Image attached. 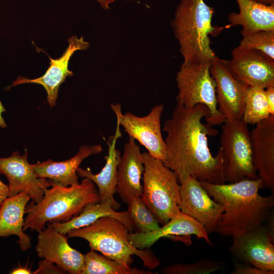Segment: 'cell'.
Here are the masks:
<instances>
[{
    "label": "cell",
    "mask_w": 274,
    "mask_h": 274,
    "mask_svg": "<svg viewBox=\"0 0 274 274\" xmlns=\"http://www.w3.org/2000/svg\"><path fill=\"white\" fill-rule=\"evenodd\" d=\"M150 271L126 266L104 255L91 250L85 255L81 274H153Z\"/></svg>",
    "instance_id": "cell-25"
},
{
    "label": "cell",
    "mask_w": 274,
    "mask_h": 274,
    "mask_svg": "<svg viewBox=\"0 0 274 274\" xmlns=\"http://www.w3.org/2000/svg\"><path fill=\"white\" fill-rule=\"evenodd\" d=\"M252 159L259 178L274 192V116L256 124L250 132Z\"/></svg>",
    "instance_id": "cell-18"
},
{
    "label": "cell",
    "mask_w": 274,
    "mask_h": 274,
    "mask_svg": "<svg viewBox=\"0 0 274 274\" xmlns=\"http://www.w3.org/2000/svg\"><path fill=\"white\" fill-rule=\"evenodd\" d=\"M103 150L100 145H83L77 153L69 159L54 161L52 159L31 164L36 175L50 180L56 184L69 186L79 183L77 169L82 162L88 157L99 154Z\"/></svg>",
    "instance_id": "cell-21"
},
{
    "label": "cell",
    "mask_w": 274,
    "mask_h": 274,
    "mask_svg": "<svg viewBox=\"0 0 274 274\" xmlns=\"http://www.w3.org/2000/svg\"><path fill=\"white\" fill-rule=\"evenodd\" d=\"M110 216L122 222L133 232V227L126 211L117 212L108 202H91L86 204L81 212L71 220L65 222H53L50 224L60 233L66 234L71 230L89 225L100 217Z\"/></svg>",
    "instance_id": "cell-24"
},
{
    "label": "cell",
    "mask_w": 274,
    "mask_h": 274,
    "mask_svg": "<svg viewBox=\"0 0 274 274\" xmlns=\"http://www.w3.org/2000/svg\"><path fill=\"white\" fill-rule=\"evenodd\" d=\"M226 63L233 76L248 87L274 85V59L260 51L237 46Z\"/></svg>",
    "instance_id": "cell-12"
},
{
    "label": "cell",
    "mask_w": 274,
    "mask_h": 274,
    "mask_svg": "<svg viewBox=\"0 0 274 274\" xmlns=\"http://www.w3.org/2000/svg\"><path fill=\"white\" fill-rule=\"evenodd\" d=\"M52 183L39 203L32 200L25 208L23 230L37 232L46 224L65 222L78 215L88 203L99 202L98 190L90 179L84 178L78 184L64 186Z\"/></svg>",
    "instance_id": "cell-4"
},
{
    "label": "cell",
    "mask_w": 274,
    "mask_h": 274,
    "mask_svg": "<svg viewBox=\"0 0 274 274\" xmlns=\"http://www.w3.org/2000/svg\"><path fill=\"white\" fill-rule=\"evenodd\" d=\"M144 165L143 153L135 140L129 137L124 147L117 168V193L122 201L128 204L134 196L143 193V179Z\"/></svg>",
    "instance_id": "cell-19"
},
{
    "label": "cell",
    "mask_w": 274,
    "mask_h": 274,
    "mask_svg": "<svg viewBox=\"0 0 274 274\" xmlns=\"http://www.w3.org/2000/svg\"><path fill=\"white\" fill-rule=\"evenodd\" d=\"M111 108L116 115L117 123L123 128L129 137L138 141L151 156L164 162L166 147L160 124L163 105L155 106L143 117L130 112L123 114L119 104H112Z\"/></svg>",
    "instance_id": "cell-9"
},
{
    "label": "cell",
    "mask_w": 274,
    "mask_h": 274,
    "mask_svg": "<svg viewBox=\"0 0 274 274\" xmlns=\"http://www.w3.org/2000/svg\"><path fill=\"white\" fill-rule=\"evenodd\" d=\"M0 174L8 180L9 196L24 192L35 203H39L45 190L52 186L50 180L36 175L28 162L27 151L23 155L15 151L8 157H0Z\"/></svg>",
    "instance_id": "cell-13"
},
{
    "label": "cell",
    "mask_w": 274,
    "mask_h": 274,
    "mask_svg": "<svg viewBox=\"0 0 274 274\" xmlns=\"http://www.w3.org/2000/svg\"><path fill=\"white\" fill-rule=\"evenodd\" d=\"M179 182L180 211L198 221L208 234L215 232L223 212L222 206L215 201L194 177L187 176Z\"/></svg>",
    "instance_id": "cell-11"
},
{
    "label": "cell",
    "mask_w": 274,
    "mask_h": 274,
    "mask_svg": "<svg viewBox=\"0 0 274 274\" xmlns=\"http://www.w3.org/2000/svg\"><path fill=\"white\" fill-rule=\"evenodd\" d=\"M120 127L117 123L115 134L107 141L108 154L105 156L106 163L101 171L94 174L89 168L84 169L79 167L77 169L79 177L88 178L97 186L99 202H110L115 210L120 207L114 198L117 184V168L121 156L120 151L116 148L117 140L122 136Z\"/></svg>",
    "instance_id": "cell-20"
},
{
    "label": "cell",
    "mask_w": 274,
    "mask_h": 274,
    "mask_svg": "<svg viewBox=\"0 0 274 274\" xmlns=\"http://www.w3.org/2000/svg\"><path fill=\"white\" fill-rule=\"evenodd\" d=\"M222 266L217 261L208 259H201L191 263H175L163 268L164 274H208L215 272Z\"/></svg>",
    "instance_id": "cell-29"
},
{
    "label": "cell",
    "mask_w": 274,
    "mask_h": 274,
    "mask_svg": "<svg viewBox=\"0 0 274 274\" xmlns=\"http://www.w3.org/2000/svg\"><path fill=\"white\" fill-rule=\"evenodd\" d=\"M40 231L36 251L40 258L51 262L71 274H81L85 255L71 247L68 236L57 231L50 223Z\"/></svg>",
    "instance_id": "cell-15"
},
{
    "label": "cell",
    "mask_w": 274,
    "mask_h": 274,
    "mask_svg": "<svg viewBox=\"0 0 274 274\" xmlns=\"http://www.w3.org/2000/svg\"><path fill=\"white\" fill-rule=\"evenodd\" d=\"M255 1L266 4V5L274 4V0H255Z\"/></svg>",
    "instance_id": "cell-37"
},
{
    "label": "cell",
    "mask_w": 274,
    "mask_h": 274,
    "mask_svg": "<svg viewBox=\"0 0 274 274\" xmlns=\"http://www.w3.org/2000/svg\"><path fill=\"white\" fill-rule=\"evenodd\" d=\"M126 212L136 232L148 233L160 227L158 220L141 196H134L130 199Z\"/></svg>",
    "instance_id": "cell-27"
},
{
    "label": "cell",
    "mask_w": 274,
    "mask_h": 274,
    "mask_svg": "<svg viewBox=\"0 0 274 274\" xmlns=\"http://www.w3.org/2000/svg\"><path fill=\"white\" fill-rule=\"evenodd\" d=\"M144 171L143 176L142 200L162 225L181 211L180 186L175 173L164 162L143 153Z\"/></svg>",
    "instance_id": "cell-6"
},
{
    "label": "cell",
    "mask_w": 274,
    "mask_h": 274,
    "mask_svg": "<svg viewBox=\"0 0 274 274\" xmlns=\"http://www.w3.org/2000/svg\"><path fill=\"white\" fill-rule=\"evenodd\" d=\"M210 73L216 83L218 110L226 121L242 118L248 86L236 79L226 60L217 56L212 60Z\"/></svg>",
    "instance_id": "cell-14"
},
{
    "label": "cell",
    "mask_w": 274,
    "mask_h": 274,
    "mask_svg": "<svg viewBox=\"0 0 274 274\" xmlns=\"http://www.w3.org/2000/svg\"><path fill=\"white\" fill-rule=\"evenodd\" d=\"M30 199L27 194L21 192L7 197L0 204V238L16 235L22 251L31 247V238L23 230L25 208Z\"/></svg>",
    "instance_id": "cell-22"
},
{
    "label": "cell",
    "mask_w": 274,
    "mask_h": 274,
    "mask_svg": "<svg viewBox=\"0 0 274 274\" xmlns=\"http://www.w3.org/2000/svg\"><path fill=\"white\" fill-rule=\"evenodd\" d=\"M208 194L223 208L215 232L234 237L258 227L268 220L274 206V195L259 193L262 180L245 179L228 184L200 181Z\"/></svg>",
    "instance_id": "cell-2"
},
{
    "label": "cell",
    "mask_w": 274,
    "mask_h": 274,
    "mask_svg": "<svg viewBox=\"0 0 274 274\" xmlns=\"http://www.w3.org/2000/svg\"><path fill=\"white\" fill-rule=\"evenodd\" d=\"M238 12L230 13L225 28L242 27V36L262 30H274V4L266 5L255 0H235Z\"/></svg>",
    "instance_id": "cell-23"
},
{
    "label": "cell",
    "mask_w": 274,
    "mask_h": 274,
    "mask_svg": "<svg viewBox=\"0 0 274 274\" xmlns=\"http://www.w3.org/2000/svg\"><path fill=\"white\" fill-rule=\"evenodd\" d=\"M11 274H31L32 272L31 270L30 267H27V265L25 266H21L14 268L10 272Z\"/></svg>",
    "instance_id": "cell-34"
},
{
    "label": "cell",
    "mask_w": 274,
    "mask_h": 274,
    "mask_svg": "<svg viewBox=\"0 0 274 274\" xmlns=\"http://www.w3.org/2000/svg\"><path fill=\"white\" fill-rule=\"evenodd\" d=\"M211 64L212 61L183 63L176 80L177 104L187 109L200 104L206 105L210 112L207 123L213 126L222 124L226 119L217 107L216 83L210 73Z\"/></svg>",
    "instance_id": "cell-7"
},
{
    "label": "cell",
    "mask_w": 274,
    "mask_h": 274,
    "mask_svg": "<svg viewBox=\"0 0 274 274\" xmlns=\"http://www.w3.org/2000/svg\"><path fill=\"white\" fill-rule=\"evenodd\" d=\"M130 232L120 220L110 216L102 217L92 224L66 233L68 237H80L88 242L91 250L130 266L132 255L143 261L144 266L154 269L160 265L158 258L149 248L141 250L129 242Z\"/></svg>",
    "instance_id": "cell-5"
},
{
    "label": "cell",
    "mask_w": 274,
    "mask_h": 274,
    "mask_svg": "<svg viewBox=\"0 0 274 274\" xmlns=\"http://www.w3.org/2000/svg\"><path fill=\"white\" fill-rule=\"evenodd\" d=\"M209 115V110L203 104L192 109L177 104L171 117L164 123L163 130L167 135L163 162L175 173L178 181L191 176L212 184L226 182L221 150L219 148L214 156L208 144V136H215L218 132L212 125L202 122Z\"/></svg>",
    "instance_id": "cell-1"
},
{
    "label": "cell",
    "mask_w": 274,
    "mask_h": 274,
    "mask_svg": "<svg viewBox=\"0 0 274 274\" xmlns=\"http://www.w3.org/2000/svg\"><path fill=\"white\" fill-rule=\"evenodd\" d=\"M240 48L261 52L274 59V30H262L243 36Z\"/></svg>",
    "instance_id": "cell-28"
},
{
    "label": "cell",
    "mask_w": 274,
    "mask_h": 274,
    "mask_svg": "<svg viewBox=\"0 0 274 274\" xmlns=\"http://www.w3.org/2000/svg\"><path fill=\"white\" fill-rule=\"evenodd\" d=\"M270 225L262 224L232 237L230 252L238 260L254 267L274 271V234Z\"/></svg>",
    "instance_id": "cell-10"
},
{
    "label": "cell",
    "mask_w": 274,
    "mask_h": 274,
    "mask_svg": "<svg viewBox=\"0 0 274 274\" xmlns=\"http://www.w3.org/2000/svg\"><path fill=\"white\" fill-rule=\"evenodd\" d=\"M231 274H273L274 271L262 269L249 264L235 262Z\"/></svg>",
    "instance_id": "cell-30"
},
{
    "label": "cell",
    "mask_w": 274,
    "mask_h": 274,
    "mask_svg": "<svg viewBox=\"0 0 274 274\" xmlns=\"http://www.w3.org/2000/svg\"><path fill=\"white\" fill-rule=\"evenodd\" d=\"M68 46L61 57L56 59L49 57L50 65L43 76L33 79L18 76L10 87L25 83L41 85L46 91L47 100L50 107H54L60 85L66 77L73 75V72L68 68L70 58L75 51L86 50L89 46V43L84 41L83 37L78 38L75 35L68 39Z\"/></svg>",
    "instance_id": "cell-17"
},
{
    "label": "cell",
    "mask_w": 274,
    "mask_h": 274,
    "mask_svg": "<svg viewBox=\"0 0 274 274\" xmlns=\"http://www.w3.org/2000/svg\"><path fill=\"white\" fill-rule=\"evenodd\" d=\"M214 8L204 0H181L172 21L174 35L180 46L183 63L212 61L216 54L210 36L219 35L224 27L214 26Z\"/></svg>",
    "instance_id": "cell-3"
},
{
    "label": "cell",
    "mask_w": 274,
    "mask_h": 274,
    "mask_svg": "<svg viewBox=\"0 0 274 274\" xmlns=\"http://www.w3.org/2000/svg\"><path fill=\"white\" fill-rule=\"evenodd\" d=\"M5 112L6 110L0 100V127L3 128H6L7 126L2 116L3 113Z\"/></svg>",
    "instance_id": "cell-35"
},
{
    "label": "cell",
    "mask_w": 274,
    "mask_h": 274,
    "mask_svg": "<svg viewBox=\"0 0 274 274\" xmlns=\"http://www.w3.org/2000/svg\"><path fill=\"white\" fill-rule=\"evenodd\" d=\"M157 229L148 232H131L128 236L130 243L135 248L143 250L150 248L162 237L177 239L186 245L191 244V237L195 235L212 246L208 233L196 220L181 212Z\"/></svg>",
    "instance_id": "cell-16"
},
{
    "label": "cell",
    "mask_w": 274,
    "mask_h": 274,
    "mask_svg": "<svg viewBox=\"0 0 274 274\" xmlns=\"http://www.w3.org/2000/svg\"><path fill=\"white\" fill-rule=\"evenodd\" d=\"M223 124L220 148L224 160L225 182L257 179L248 124L242 118L225 121Z\"/></svg>",
    "instance_id": "cell-8"
},
{
    "label": "cell",
    "mask_w": 274,
    "mask_h": 274,
    "mask_svg": "<svg viewBox=\"0 0 274 274\" xmlns=\"http://www.w3.org/2000/svg\"><path fill=\"white\" fill-rule=\"evenodd\" d=\"M265 92L270 115L274 116V85L266 88Z\"/></svg>",
    "instance_id": "cell-32"
},
{
    "label": "cell",
    "mask_w": 274,
    "mask_h": 274,
    "mask_svg": "<svg viewBox=\"0 0 274 274\" xmlns=\"http://www.w3.org/2000/svg\"><path fill=\"white\" fill-rule=\"evenodd\" d=\"M66 272L56 264L45 259L40 261L38 267L32 273H64Z\"/></svg>",
    "instance_id": "cell-31"
},
{
    "label": "cell",
    "mask_w": 274,
    "mask_h": 274,
    "mask_svg": "<svg viewBox=\"0 0 274 274\" xmlns=\"http://www.w3.org/2000/svg\"><path fill=\"white\" fill-rule=\"evenodd\" d=\"M9 194L8 185L4 184L0 180V204L5 198L9 196Z\"/></svg>",
    "instance_id": "cell-33"
},
{
    "label": "cell",
    "mask_w": 274,
    "mask_h": 274,
    "mask_svg": "<svg viewBox=\"0 0 274 274\" xmlns=\"http://www.w3.org/2000/svg\"><path fill=\"white\" fill-rule=\"evenodd\" d=\"M104 9H108L111 4L118 0H95Z\"/></svg>",
    "instance_id": "cell-36"
},
{
    "label": "cell",
    "mask_w": 274,
    "mask_h": 274,
    "mask_svg": "<svg viewBox=\"0 0 274 274\" xmlns=\"http://www.w3.org/2000/svg\"><path fill=\"white\" fill-rule=\"evenodd\" d=\"M270 116L265 89L248 87L242 119L247 124H256Z\"/></svg>",
    "instance_id": "cell-26"
}]
</instances>
